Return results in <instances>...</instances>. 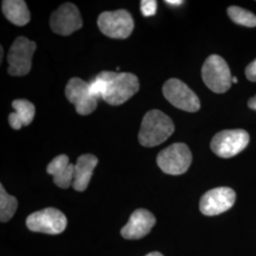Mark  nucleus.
<instances>
[{
    "label": "nucleus",
    "instance_id": "0eeeda50",
    "mask_svg": "<svg viewBox=\"0 0 256 256\" xmlns=\"http://www.w3.org/2000/svg\"><path fill=\"white\" fill-rule=\"evenodd\" d=\"M36 44L27 37L19 36L10 48L8 54V72L12 76H24L30 72L32 55Z\"/></svg>",
    "mask_w": 256,
    "mask_h": 256
},
{
    "label": "nucleus",
    "instance_id": "6ab92c4d",
    "mask_svg": "<svg viewBox=\"0 0 256 256\" xmlns=\"http://www.w3.org/2000/svg\"><path fill=\"white\" fill-rule=\"evenodd\" d=\"M228 14L232 22L244 27H256V16L248 10L238 6L228 8Z\"/></svg>",
    "mask_w": 256,
    "mask_h": 256
},
{
    "label": "nucleus",
    "instance_id": "ddd939ff",
    "mask_svg": "<svg viewBox=\"0 0 256 256\" xmlns=\"http://www.w3.org/2000/svg\"><path fill=\"white\" fill-rule=\"evenodd\" d=\"M155 224L156 218L151 212L146 209H138L130 216L120 234L126 239H140L147 236Z\"/></svg>",
    "mask_w": 256,
    "mask_h": 256
},
{
    "label": "nucleus",
    "instance_id": "6e6552de",
    "mask_svg": "<svg viewBox=\"0 0 256 256\" xmlns=\"http://www.w3.org/2000/svg\"><path fill=\"white\" fill-rule=\"evenodd\" d=\"M68 220L61 210L46 208L30 214L26 220L28 229L46 234H59L66 228Z\"/></svg>",
    "mask_w": 256,
    "mask_h": 256
},
{
    "label": "nucleus",
    "instance_id": "a878e982",
    "mask_svg": "<svg viewBox=\"0 0 256 256\" xmlns=\"http://www.w3.org/2000/svg\"><path fill=\"white\" fill-rule=\"evenodd\" d=\"M238 78H236V77H232V82H234V84H238Z\"/></svg>",
    "mask_w": 256,
    "mask_h": 256
},
{
    "label": "nucleus",
    "instance_id": "423d86ee",
    "mask_svg": "<svg viewBox=\"0 0 256 256\" xmlns=\"http://www.w3.org/2000/svg\"><path fill=\"white\" fill-rule=\"evenodd\" d=\"M98 27L106 36L126 39L134 30V20L126 10L104 12L98 18Z\"/></svg>",
    "mask_w": 256,
    "mask_h": 256
},
{
    "label": "nucleus",
    "instance_id": "9d476101",
    "mask_svg": "<svg viewBox=\"0 0 256 256\" xmlns=\"http://www.w3.org/2000/svg\"><path fill=\"white\" fill-rule=\"evenodd\" d=\"M236 198V194L232 188H214L202 196L200 209L205 216H218L230 210L234 205Z\"/></svg>",
    "mask_w": 256,
    "mask_h": 256
},
{
    "label": "nucleus",
    "instance_id": "4be33fe9",
    "mask_svg": "<svg viewBox=\"0 0 256 256\" xmlns=\"http://www.w3.org/2000/svg\"><path fill=\"white\" fill-rule=\"evenodd\" d=\"M245 74L248 80L252 82H256V59L252 61V63L248 64L246 70H245Z\"/></svg>",
    "mask_w": 256,
    "mask_h": 256
},
{
    "label": "nucleus",
    "instance_id": "aec40b11",
    "mask_svg": "<svg viewBox=\"0 0 256 256\" xmlns=\"http://www.w3.org/2000/svg\"><path fill=\"white\" fill-rule=\"evenodd\" d=\"M90 88L92 96L98 100L99 98H102L106 93L108 82H106L99 75H97V77L92 82H90Z\"/></svg>",
    "mask_w": 256,
    "mask_h": 256
},
{
    "label": "nucleus",
    "instance_id": "f257e3e1",
    "mask_svg": "<svg viewBox=\"0 0 256 256\" xmlns=\"http://www.w3.org/2000/svg\"><path fill=\"white\" fill-rule=\"evenodd\" d=\"M174 131V122L169 116L160 110H150L142 122L138 142L142 146H158L171 137Z\"/></svg>",
    "mask_w": 256,
    "mask_h": 256
},
{
    "label": "nucleus",
    "instance_id": "39448f33",
    "mask_svg": "<svg viewBox=\"0 0 256 256\" xmlns=\"http://www.w3.org/2000/svg\"><path fill=\"white\" fill-rule=\"evenodd\" d=\"M250 142V136L243 129L223 130L214 135L210 142L212 152L220 158H228L242 152Z\"/></svg>",
    "mask_w": 256,
    "mask_h": 256
},
{
    "label": "nucleus",
    "instance_id": "2eb2a0df",
    "mask_svg": "<svg viewBox=\"0 0 256 256\" xmlns=\"http://www.w3.org/2000/svg\"><path fill=\"white\" fill-rule=\"evenodd\" d=\"M98 164V158L92 154L80 156L74 164L72 187L78 192L84 191L92 180L93 171Z\"/></svg>",
    "mask_w": 256,
    "mask_h": 256
},
{
    "label": "nucleus",
    "instance_id": "a211bd4d",
    "mask_svg": "<svg viewBox=\"0 0 256 256\" xmlns=\"http://www.w3.org/2000/svg\"><path fill=\"white\" fill-rule=\"evenodd\" d=\"M18 200L9 194L4 189L3 185H0V220L1 222L9 221L18 210Z\"/></svg>",
    "mask_w": 256,
    "mask_h": 256
},
{
    "label": "nucleus",
    "instance_id": "9b49d317",
    "mask_svg": "<svg viewBox=\"0 0 256 256\" xmlns=\"http://www.w3.org/2000/svg\"><path fill=\"white\" fill-rule=\"evenodd\" d=\"M66 96L74 104L78 114L86 116L97 108V99L92 96L90 84L80 78H72L66 86Z\"/></svg>",
    "mask_w": 256,
    "mask_h": 256
},
{
    "label": "nucleus",
    "instance_id": "1a4fd4ad",
    "mask_svg": "<svg viewBox=\"0 0 256 256\" xmlns=\"http://www.w3.org/2000/svg\"><path fill=\"white\" fill-rule=\"evenodd\" d=\"M165 99L174 108L187 112H196L200 108V101L196 93L182 81L169 79L162 86Z\"/></svg>",
    "mask_w": 256,
    "mask_h": 256
},
{
    "label": "nucleus",
    "instance_id": "f8f14e48",
    "mask_svg": "<svg viewBox=\"0 0 256 256\" xmlns=\"http://www.w3.org/2000/svg\"><path fill=\"white\" fill-rule=\"evenodd\" d=\"M50 24L55 34L68 36L82 28V21L78 8L72 3H64L52 14Z\"/></svg>",
    "mask_w": 256,
    "mask_h": 256
},
{
    "label": "nucleus",
    "instance_id": "f03ea898",
    "mask_svg": "<svg viewBox=\"0 0 256 256\" xmlns=\"http://www.w3.org/2000/svg\"><path fill=\"white\" fill-rule=\"evenodd\" d=\"M98 75L108 82V90L102 99L111 106H120L126 102L140 88L138 79L135 74L102 72Z\"/></svg>",
    "mask_w": 256,
    "mask_h": 256
},
{
    "label": "nucleus",
    "instance_id": "7ed1b4c3",
    "mask_svg": "<svg viewBox=\"0 0 256 256\" xmlns=\"http://www.w3.org/2000/svg\"><path fill=\"white\" fill-rule=\"evenodd\" d=\"M203 82L212 92H228L232 82L229 66L220 55H210L204 62L202 70Z\"/></svg>",
    "mask_w": 256,
    "mask_h": 256
},
{
    "label": "nucleus",
    "instance_id": "b1692460",
    "mask_svg": "<svg viewBox=\"0 0 256 256\" xmlns=\"http://www.w3.org/2000/svg\"><path fill=\"white\" fill-rule=\"evenodd\" d=\"M165 3L169 4V5H173V6H178V5L182 4L183 1L182 0H166Z\"/></svg>",
    "mask_w": 256,
    "mask_h": 256
},
{
    "label": "nucleus",
    "instance_id": "f3484780",
    "mask_svg": "<svg viewBox=\"0 0 256 256\" xmlns=\"http://www.w3.org/2000/svg\"><path fill=\"white\" fill-rule=\"evenodd\" d=\"M2 12L12 24L22 27L30 20L27 4L23 0H5L2 2Z\"/></svg>",
    "mask_w": 256,
    "mask_h": 256
},
{
    "label": "nucleus",
    "instance_id": "dca6fc26",
    "mask_svg": "<svg viewBox=\"0 0 256 256\" xmlns=\"http://www.w3.org/2000/svg\"><path fill=\"white\" fill-rule=\"evenodd\" d=\"M14 113L9 116V122L10 128L18 130L23 126H28L36 115V108L32 102L24 99H19L12 102Z\"/></svg>",
    "mask_w": 256,
    "mask_h": 256
},
{
    "label": "nucleus",
    "instance_id": "412c9836",
    "mask_svg": "<svg viewBox=\"0 0 256 256\" xmlns=\"http://www.w3.org/2000/svg\"><path fill=\"white\" fill-rule=\"evenodd\" d=\"M140 10L144 16H154L156 10V1L149 0V1H142L140 2Z\"/></svg>",
    "mask_w": 256,
    "mask_h": 256
},
{
    "label": "nucleus",
    "instance_id": "4468645a",
    "mask_svg": "<svg viewBox=\"0 0 256 256\" xmlns=\"http://www.w3.org/2000/svg\"><path fill=\"white\" fill-rule=\"evenodd\" d=\"M48 174L54 176L55 184L66 189L74 182V164H70V158L66 155L57 156L46 167Z\"/></svg>",
    "mask_w": 256,
    "mask_h": 256
},
{
    "label": "nucleus",
    "instance_id": "5701e85b",
    "mask_svg": "<svg viewBox=\"0 0 256 256\" xmlns=\"http://www.w3.org/2000/svg\"><path fill=\"white\" fill-rule=\"evenodd\" d=\"M248 106L250 110H256V95L248 100Z\"/></svg>",
    "mask_w": 256,
    "mask_h": 256
},
{
    "label": "nucleus",
    "instance_id": "393cba45",
    "mask_svg": "<svg viewBox=\"0 0 256 256\" xmlns=\"http://www.w3.org/2000/svg\"><path fill=\"white\" fill-rule=\"evenodd\" d=\"M146 256H164L160 252H150Z\"/></svg>",
    "mask_w": 256,
    "mask_h": 256
},
{
    "label": "nucleus",
    "instance_id": "20e7f679",
    "mask_svg": "<svg viewBox=\"0 0 256 256\" xmlns=\"http://www.w3.org/2000/svg\"><path fill=\"white\" fill-rule=\"evenodd\" d=\"M156 164L165 174H184L192 164V153L185 144L176 142L160 152Z\"/></svg>",
    "mask_w": 256,
    "mask_h": 256
}]
</instances>
